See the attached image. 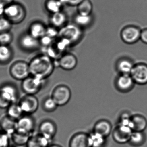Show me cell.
<instances>
[{
    "mask_svg": "<svg viewBox=\"0 0 147 147\" xmlns=\"http://www.w3.org/2000/svg\"><path fill=\"white\" fill-rule=\"evenodd\" d=\"M29 66L32 76L44 80L52 74L55 64L52 58L47 54H41L34 58Z\"/></svg>",
    "mask_w": 147,
    "mask_h": 147,
    "instance_id": "cell-1",
    "label": "cell"
},
{
    "mask_svg": "<svg viewBox=\"0 0 147 147\" xmlns=\"http://www.w3.org/2000/svg\"><path fill=\"white\" fill-rule=\"evenodd\" d=\"M18 97V90L14 85H3L0 88V109H7L12 104L16 103Z\"/></svg>",
    "mask_w": 147,
    "mask_h": 147,
    "instance_id": "cell-2",
    "label": "cell"
},
{
    "mask_svg": "<svg viewBox=\"0 0 147 147\" xmlns=\"http://www.w3.org/2000/svg\"><path fill=\"white\" fill-rule=\"evenodd\" d=\"M4 15L12 24H18L25 19L26 10L21 4L13 3L6 6Z\"/></svg>",
    "mask_w": 147,
    "mask_h": 147,
    "instance_id": "cell-3",
    "label": "cell"
},
{
    "mask_svg": "<svg viewBox=\"0 0 147 147\" xmlns=\"http://www.w3.org/2000/svg\"><path fill=\"white\" fill-rule=\"evenodd\" d=\"M82 31L77 25H65L59 31V36L60 39L65 40L71 45L77 42L82 36Z\"/></svg>",
    "mask_w": 147,
    "mask_h": 147,
    "instance_id": "cell-4",
    "label": "cell"
},
{
    "mask_svg": "<svg viewBox=\"0 0 147 147\" xmlns=\"http://www.w3.org/2000/svg\"><path fill=\"white\" fill-rule=\"evenodd\" d=\"M71 96V91L69 87L65 85H59L54 89L51 97L58 106H63L69 102Z\"/></svg>",
    "mask_w": 147,
    "mask_h": 147,
    "instance_id": "cell-5",
    "label": "cell"
},
{
    "mask_svg": "<svg viewBox=\"0 0 147 147\" xmlns=\"http://www.w3.org/2000/svg\"><path fill=\"white\" fill-rule=\"evenodd\" d=\"M9 72L15 79L22 81L30 74L29 64L25 61H16L10 66Z\"/></svg>",
    "mask_w": 147,
    "mask_h": 147,
    "instance_id": "cell-6",
    "label": "cell"
},
{
    "mask_svg": "<svg viewBox=\"0 0 147 147\" xmlns=\"http://www.w3.org/2000/svg\"><path fill=\"white\" fill-rule=\"evenodd\" d=\"M44 80L33 76L28 77L22 80V89L26 95H34L41 89Z\"/></svg>",
    "mask_w": 147,
    "mask_h": 147,
    "instance_id": "cell-7",
    "label": "cell"
},
{
    "mask_svg": "<svg viewBox=\"0 0 147 147\" xmlns=\"http://www.w3.org/2000/svg\"><path fill=\"white\" fill-rule=\"evenodd\" d=\"M18 104L24 114H32L38 108V100L34 95H25L20 99Z\"/></svg>",
    "mask_w": 147,
    "mask_h": 147,
    "instance_id": "cell-8",
    "label": "cell"
},
{
    "mask_svg": "<svg viewBox=\"0 0 147 147\" xmlns=\"http://www.w3.org/2000/svg\"><path fill=\"white\" fill-rule=\"evenodd\" d=\"M133 132L129 127L119 124L113 130L112 136L117 143L124 144L129 142Z\"/></svg>",
    "mask_w": 147,
    "mask_h": 147,
    "instance_id": "cell-9",
    "label": "cell"
},
{
    "mask_svg": "<svg viewBox=\"0 0 147 147\" xmlns=\"http://www.w3.org/2000/svg\"><path fill=\"white\" fill-rule=\"evenodd\" d=\"M141 32V30L137 27L134 26H127L122 30L121 38L127 44H134L140 39Z\"/></svg>",
    "mask_w": 147,
    "mask_h": 147,
    "instance_id": "cell-10",
    "label": "cell"
},
{
    "mask_svg": "<svg viewBox=\"0 0 147 147\" xmlns=\"http://www.w3.org/2000/svg\"><path fill=\"white\" fill-rule=\"evenodd\" d=\"M135 83L140 85L147 84V65L145 64L135 65L130 73Z\"/></svg>",
    "mask_w": 147,
    "mask_h": 147,
    "instance_id": "cell-11",
    "label": "cell"
},
{
    "mask_svg": "<svg viewBox=\"0 0 147 147\" xmlns=\"http://www.w3.org/2000/svg\"><path fill=\"white\" fill-rule=\"evenodd\" d=\"M35 125V121L31 115H23L17 120V130L32 134Z\"/></svg>",
    "mask_w": 147,
    "mask_h": 147,
    "instance_id": "cell-12",
    "label": "cell"
},
{
    "mask_svg": "<svg viewBox=\"0 0 147 147\" xmlns=\"http://www.w3.org/2000/svg\"><path fill=\"white\" fill-rule=\"evenodd\" d=\"M59 66L63 70L67 71L73 70L77 66L78 60L75 55L67 53L62 54L58 60Z\"/></svg>",
    "mask_w": 147,
    "mask_h": 147,
    "instance_id": "cell-13",
    "label": "cell"
},
{
    "mask_svg": "<svg viewBox=\"0 0 147 147\" xmlns=\"http://www.w3.org/2000/svg\"><path fill=\"white\" fill-rule=\"evenodd\" d=\"M19 43L23 50L28 51L36 50L40 45L39 40L33 37L28 33L21 36Z\"/></svg>",
    "mask_w": 147,
    "mask_h": 147,
    "instance_id": "cell-14",
    "label": "cell"
},
{
    "mask_svg": "<svg viewBox=\"0 0 147 147\" xmlns=\"http://www.w3.org/2000/svg\"><path fill=\"white\" fill-rule=\"evenodd\" d=\"M135 83L130 74H121L117 79V87L120 91L127 92L134 88Z\"/></svg>",
    "mask_w": 147,
    "mask_h": 147,
    "instance_id": "cell-15",
    "label": "cell"
},
{
    "mask_svg": "<svg viewBox=\"0 0 147 147\" xmlns=\"http://www.w3.org/2000/svg\"><path fill=\"white\" fill-rule=\"evenodd\" d=\"M17 121L7 115L4 116L0 120L1 130L10 137L17 130Z\"/></svg>",
    "mask_w": 147,
    "mask_h": 147,
    "instance_id": "cell-16",
    "label": "cell"
},
{
    "mask_svg": "<svg viewBox=\"0 0 147 147\" xmlns=\"http://www.w3.org/2000/svg\"><path fill=\"white\" fill-rule=\"evenodd\" d=\"M57 131L56 125L51 121H44L39 127V133L50 141L55 136Z\"/></svg>",
    "mask_w": 147,
    "mask_h": 147,
    "instance_id": "cell-17",
    "label": "cell"
},
{
    "mask_svg": "<svg viewBox=\"0 0 147 147\" xmlns=\"http://www.w3.org/2000/svg\"><path fill=\"white\" fill-rule=\"evenodd\" d=\"M69 147H90L89 135L83 133L74 135L70 142Z\"/></svg>",
    "mask_w": 147,
    "mask_h": 147,
    "instance_id": "cell-18",
    "label": "cell"
},
{
    "mask_svg": "<svg viewBox=\"0 0 147 147\" xmlns=\"http://www.w3.org/2000/svg\"><path fill=\"white\" fill-rule=\"evenodd\" d=\"M111 131L112 126L110 123L105 120H101L95 124L93 132L106 138L110 135Z\"/></svg>",
    "mask_w": 147,
    "mask_h": 147,
    "instance_id": "cell-19",
    "label": "cell"
},
{
    "mask_svg": "<svg viewBox=\"0 0 147 147\" xmlns=\"http://www.w3.org/2000/svg\"><path fill=\"white\" fill-rule=\"evenodd\" d=\"M50 141L40 133L32 135L26 146L27 147H48Z\"/></svg>",
    "mask_w": 147,
    "mask_h": 147,
    "instance_id": "cell-20",
    "label": "cell"
},
{
    "mask_svg": "<svg viewBox=\"0 0 147 147\" xmlns=\"http://www.w3.org/2000/svg\"><path fill=\"white\" fill-rule=\"evenodd\" d=\"M147 127V120L145 117L140 114L132 116L131 129L133 131L144 132Z\"/></svg>",
    "mask_w": 147,
    "mask_h": 147,
    "instance_id": "cell-21",
    "label": "cell"
},
{
    "mask_svg": "<svg viewBox=\"0 0 147 147\" xmlns=\"http://www.w3.org/2000/svg\"><path fill=\"white\" fill-rule=\"evenodd\" d=\"M47 27L40 22H36L32 23L29 28L28 33L31 35L39 40L45 35Z\"/></svg>",
    "mask_w": 147,
    "mask_h": 147,
    "instance_id": "cell-22",
    "label": "cell"
},
{
    "mask_svg": "<svg viewBox=\"0 0 147 147\" xmlns=\"http://www.w3.org/2000/svg\"><path fill=\"white\" fill-rule=\"evenodd\" d=\"M32 134L20 132L16 130L10 136L12 142L17 146L26 145Z\"/></svg>",
    "mask_w": 147,
    "mask_h": 147,
    "instance_id": "cell-23",
    "label": "cell"
},
{
    "mask_svg": "<svg viewBox=\"0 0 147 147\" xmlns=\"http://www.w3.org/2000/svg\"><path fill=\"white\" fill-rule=\"evenodd\" d=\"M135 65L128 59L123 58L117 64V69L121 74H130Z\"/></svg>",
    "mask_w": 147,
    "mask_h": 147,
    "instance_id": "cell-24",
    "label": "cell"
},
{
    "mask_svg": "<svg viewBox=\"0 0 147 147\" xmlns=\"http://www.w3.org/2000/svg\"><path fill=\"white\" fill-rule=\"evenodd\" d=\"M52 14L51 21L52 26L57 28H61L65 26L67 21V16L63 12L61 11Z\"/></svg>",
    "mask_w": 147,
    "mask_h": 147,
    "instance_id": "cell-25",
    "label": "cell"
},
{
    "mask_svg": "<svg viewBox=\"0 0 147 147\" xmlns=\"http://www.w3.org/2000/svg\"><path fill=\"white\" fill-rule=\"evenodd\" d=\"M146 141V135L143 132L133 131L129 143L134 147L142 146Z\"/></svg>",
    "mask_w": 147,
    "mask_h": 147,
    "instance_id": "cell-26",
    "label": "cell"
},
{
    "mask_svg": "<svg viewBox=\"0 0 147 147\" xmlns=\"http://www.w3.org/2000/svg\"><path fill=\"white\" fill-rule=\"evenodd\" d=\"M63 5L61 0H46L45 2L46 9L51 14L62 11Z\"/></svg>",
    "mask_w": 147,
    "mask_h": 147,
    "instance_id": "cell-27",
    "label": "cell"
},
{
    "mask_svg": "<svg viewBox=\"0 0 147 147\" xmlns=\"http://www.w3.org/2000/svg\"><path fill=\"white\" fill-rule=\"evenodd\" d=\"M12 49L8 45H0V64H7L13 57Z\"/></svg>",
    "mask_w": 147,
    "mask_h": 147,
    "instance_id": "cell-28",
    "label": "cell"
},
{
    "mask_svg": "<svg viewBox=\"0 0 147 147\" xmlns=\"http://www.w3.org/2000/svg\"><path fill=\"white\" fill-rule=\"evenodd\" d=\"M93 5L90 0H84L77 6L78 14L82 15H91Z\"/></svg>",
    "mask_w": 147,
    "mask_h": 147,
    "instance_id": "cell-29",
    "label": "cell"
},
{
    "mask_svg": "<svg viewBox=\"0 0 147 147\" xmlns=\"http://www.w3.org/2000/svg\"><path fill=\"white\" fill-rule=\"evenodd\" d=\"M24 114L19 104H12L7 108V115L10 117L18 120Z\"/></svg>",
    "mask_w": 147,
    "mask_h": 147,
    "instance_id": "cell-30",
    "label": "cell"
},
{
    "mask_svg": "<svg viewBox=\"0 0 147 147\" xmlns=\"http://www.w3.org/2000/svg\"><path fill=\"white\" fill-rule=\"evenodd\" d=\"M89 135L90 147H103L104 146L106 138L94 132Z\"/></svg>",
    "mask_w": 147,
    "mask_h": 147,
    "instance_id": "cell-31",
    "label": "cell"
},
{
    "mask_svg": "<svg viewBox=\"0 0 147 147\" xmlns=\"http://www.w3.org/2000/svg\"><path fill=\"white\" fill-rule=\"evenodd\" d=\"M92 15H82L78 14L75 17L74 21L77 26L79 27H86L91 23Z\"/></svg>",
    "mask_w": 147,
    "mask_h": 147,
    "instance_id": "cell-32",
    "label": "cell"
},
{
    "mask_svg": "<svg viewBox=\"0 0 147 147\" xmlns=\"http://www.w3.org/2000/svg\"><path fill=\"white\" fill-rule=\"evenodd\" d=\"M58 105L52 98H47L43 102V108L47 112H53L57 109Z\"/></svg>",
    "mask_w": 147,
    "mask_h": 147,
    "instance_id": "cell-33",
    "label": "cell"
},
{
    "mask_svg": "<svg viewBox=\"0 0 147 147\" xmlns=\"http://www.w3.org/2000/svg\"><path fill=\"white\" fill-rule=\"evenodd\" d=\"M13 39V35L9 31L0 33V45H9Z\"/></svg>",
    "mask_w": 147,
    "mask_h": 147,
    "instance_id": "cell-34",
    "label": "cell"
},
{
    "mask_svg": "<svg viewBox=\"0 0 147 147\" xmlns=\"http://www.w3.org/2000/svg\"><path fill=\"white\" fill-rule=\"evenodd\" d=\"M12 23L6 17L0 18V33L7 32L12 27Z\"/></svg>",
    "mask_w": 147,
    "mask_h": 147,
    "instance_id": "cell-35",
    "label": "cell"
},
{
    "mask_svg": "<svg viewBox=\"0 0 147 147\" xmlns=\"http://www.w3.org/2000/svg\"><path fill=\"white\" fill-rule=\"evenodd\" d=\"M132 116L129 113H124L122 114L119 124L127 126L131 128Z\"/></svg>",
    "mask_w": 147,
    "mask_h": 147,
    "instance_id": "cell-36",
    "label": "cell"
},
{
    "mask_svg": "<svg viewBox=\"0 0 147 147\" xmlns=\"http://www.w3.org/2000/svg\"><path fill=\"white\" fill-rule=\"evenodd\" d=\"M10 136L0 130V147H9Z\"/></svg>",
    "mask_w": 147,
    "mask_h": 147,
    "instance_id": "cell-37",
    "label": "cell"
},
{
    "mask_svg": "<svg viewBox=\"0 0 147 147\" xmlns=\"http://www.w3.org/2000/svg\"><path fill=\"white\" fill-rule=\"evenodd\" d=\"M53 39L45 35L40 39V45H42L44 46L49 47L53 44Z\"/></svg>",
    "mask_w": 147,
    "mask_h": 147,
    "instance_id": "cell-38",
    "label": "cell"
},
{
    "mask_svg": "<svg viewBox=\"0 0 147 147\" xmlns=\"http://www.w3.org/2000/svg\"><path fill=\"white\" fill-rule=\"evenodd\" d=\"M59 31L57 30V28L53 26L47 27L46 35H47L53 39H54L56 36H59Z\"/></svg>",
    "mask_w": 147,
    "mask_h": 147,
    "instance_id": "cell-39",
    "label": "cell"
},
{
    "mask_svg": "<svg viewBox=\"0 0 147 147\" xmlns=\"http://www.w3.org/2000/svg\"><path fill=\"white\" fill-rule=\"evenodd\" d=\"M63 3L70 6H78L84 0H61Z\"/></svg>",
    "mask_w": 147,
    "mask_h": 147,
    "instance_id": "cell-40",
    "label": "cell"
},
{
    "mask_svg": "<svg viewBox=\"0 0 147 147\" xmlns=\"http://www.w3.org/2000/svg\"><path fill=\"white\" fill-rule=\"evenodd\" d=\"M140 39L145 44H147V28L141 31Z\"/></svg>",
    "mask_w": 147,
    "mask_h": 147,
    "instance_id": "cell-41",
    "label": "cell"
},
{
    "mask_svg": "<svg viewBox=\"0 0 147 147\" xmlns=\"http://www.w3.org/2000/svg\"><path fill=\"white\" fill-rule=\"evenodd\" d=\"M13 1L14 0H0V3H2L7 6L13 3Z\"/></svg>",
    "mask_w": 147,
    "mask_h": 147,
    "instance_id": "cell-42",
    "label": "cell"
},
{
    "mask_svg": "<svg viewBox=\"0 0 147 147\" xmlns=\"http://www.w3.org/2000/svg\"><path fill=\"white\" fill-rule=\"evenodd\" d=\"M6 6L2 3H0V16L4 15Z\"/></svg>",
    "mask_w": 147,
    "mask_h": 147,
    "instance_id": "cell-43",
    "label": "cell"
},
{
    "mask_svg": "<svg viewBox=\"0 0 147 147\" xmlns=\"http://www.w3.org/2000/svg\"><path fill=\"white\" fill-rule=\"evenodd\" d=\"M48 147H62L60 146H58V145H52V146H50Z\"/></svg>",
    "mask_w": 147,
    "mask_h": 147,
    "instance_id": "cell-44",
    "label": "cell"
},
{
    "mask_svg": "<svg viewBox=\"0 0 147 147\" xmlns=\"http://www.w3.org/2000/svg\"><path fill=\"white\" fill-rule=\"evenodd\" d=\"M18 147H27L26 146H17Z\"/></svg>",
    "mask_w": 147,
    "mask_h": 147,
    "instance_id": "cell-45",
    "label": "cell"
}]
</instances>
